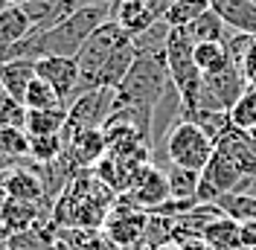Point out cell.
Here are the masks:
<instances>
[{
    "label": "cell",
    "instance_id": "obj_1",
    "mask_svg": "<svg viewBox=\"0 0 256 250\" xmlns=\"http://www.w3.org/2000/svg\"><path fill=\"white\" fill-rule=\"evenodd\" d=\"M111 18V3H82L73 15L58 20L56 26L38 35H26L24 41H18L12 47L0 50V62L9 58H30V62H41V58H52V56H64V58H76L82 44L90 38L96 26H102Z\"/></svg>",
    "mask_w": 256,
    "mask_h": 250
},
{
    "label": "cell",
    "instance_id": "obj_2",
    "mask_svg": "<svg viewBox=\"0 0 256 250\" xmlns=\"http://www.w3.org/2000/svg\"><path fill=\"white\" fill-rule=\"evenodd\" d=\"M128 41H131V35H128L120 24H114L111 18L102 24V26H96L90 32V38L82 44V50L76 52V64H79V73H82V94L84 90H94V78L96 73L105 67V62L111 58L114 52L120 47H126Z\"/></svg>",
    "mask_w": 256,
    "mask_h": 250
},
{
    "label": "cell",
    "instance_id": "obj_3",
    "mask_svg": "<svg viewBox=\"0 0 256 250\" xmlns=\"http://www.w3.org/2000/svg\"><path fill=\"white\" fill-rule=\"evenodd\" d=\"M114 99H116V90L114 88L84 90L67 108V122H64L62 140L67 142V140H73L76 134L94 131V128H105V122L111 120V114H114Z\"/></svg>",
    "mask_w": 256,
    "mask_h": 250
},
{
    "label": "cell",
    "instance_id": "obj_4",
    "mask_svg": "<svg viewBox=\"0 0 256 250\" xmlns=\"http://www.w3.org/2000/svg\"><path fill=\"white\" fill-rule=\"evenodd\" d=\"M212 154H216V142L190 120L178 122L166 137V166L175 163V166H186V169L201 172Z\"/></svg>",
    "mask_w": 256,
    "mask_h": 250
},
{
    "label": "cell",
    "instance_id": "obj_5",
    "mask_svg": "<svg viewBox=\"0 0 256 250\" xmlns=\"http://www.w3.org/2000/svg\"><path fill=\"white\" fill-rule=\"evenodd\" d=\"M120 198L128 201V204H134V206L143 210V212H154L160 204L169 201V180H166V172L160 169L158 163H143V166L134 172L128 189Z\"/></svg>",
    "mask_w": 256,
    "mask_h": 250
},
{
    "label": "cell",
    "instance_id": "obj_6",
    "mask_svg": "<svg viewBox=\"0 0 256 250\" xmlns=\"http://www.w3.org/2000/svg\"><path fill=\"white\" fill-rule=\"evenodd\" d=\"M248 88H250V84H248L244 73H242L236 64L227 67L224 73L204 76L201 94H198V108L201 110H230L242 99V94H244Z\"/></svg>",
    "mask_w": 256,
    "mask_h": 250
},
{
    "label": "cell",
    "instance_id": "obj_7",
    "mask_svg": "<svg viewBox=\"0 0 256 250\" xmlns=\"http://www.w3.org/2000/svg\"><path fill=\"white\" fill-rule=\"evenodd\" d=\"M146 221H148V212H143V210H137L134 204H128V201L120 198V201L114 204V210L108 212V218H105V236H108L120 250L134 248V244L143 238Z\"/></svg>",
    "mask_w": 256,
    "mask_h": 250
},
{
    "label": "cell",
    "instance_id": "obj_8",
    "mask_svg": "<svg viewBox=\"0 0 256 250\" xmlns=\"http://www.w3.org/2000/svg\"><path fill=\"white\" fill-rule=\"evenodd\" d=\"M35 70L47 84H52V90L62 96V102L67 108L82 96V73L76 58H64V56L41 58V62H35Z\"/></svg>",
    "mask_w": 256,
    "mask_h": 250
},
{
    "label": "cell",
    "instance_id": "obj_9",
    "mask_svg": "<svg viewBox=\"0 0 256 250\" xmlns=\"http://www.w3.org/2000/svg\"><path fill=\"white\" fill-rule=\"evenodd\" d=\"M242 184V172L216 148L210 163L201 169V186H198V204H216L222 195L236 192Z\"/></svg>",
    "mask_w": 256,
    "mask_h": 250
},
{
    "label": "cell",
    "instance_id": "obj_10",
    "mask_svg": "<svg viewBox=\"0 0 256 250\" xmlns=\"http://www.w3.org/2000/svg\"><path fill=\"white\" fill-rule=\"evenodd\" d=\"M0 186L6 192V198H18V201H30V204L47 201V186H44L41 169L12 166L9 172L0 174Z\"/></svg>",
    "mask_w": 256,
    "mask_h": 250
},
{
    "label": "cell",
    "instance_id": "obj_11",
    "mask_svg": "<svg viewBox=\"0 0 256 250\" xmlns=\"http://www.w3.org/2000/svg\"><path fill=\"white\" fill-rule=\"evenodd\" d=\"M41 216H44L41 204L3 198V204H0V238H9V236H15V233L32 230Z\"/></svg>",
    "mask_w": 256,
    "mask_h": 250
},
{
    "label": "cell",
    "instance_id": "obj_12",
    "mask_svg": "<svg viewBox=\"0 0 256 250\" xmlns=\"http://www.w3.org/2000/svg\"><path fill=\"white\" fill-rule=\"evenodd\" d=\"M108 3H111V20L120 24L131 38L140 35L143 30H148L154 20H160L143 0H108Z\"/></svg>",
    "mask_w": 256,
    "mask_h": 250
},
{
    "label": "cell",
    "instance_id": "obj_13",
    "mask_svg": "<svg viewBox=\"0 0 256 250\" xmlns=\"http://www.w3.org/2000/svg\"><path fill=\"white\" fill-rule=\"evenodd\" d=\"M212 12L233 32L256 35V3L254 0H212Z\"/></svg>",
    "mask_w": 256,
    "mask_h": 250
},
{
    "label": "cell",
    "instance_id": "obj_14",
    "mask_svg": "<svg viewBox=\"0 0 256 250\" xmlns=\"http://www.w3.org/2000/svg\"><path fill=\"white\" fill-rule=\"evenodd\" d=\"M35 76H38V70H35V62H30V58L0 62V78H3L6 96H12V99L24 102V94H26V88H30V82Z\"/></svg>",
    "mask_w": 256,
    "mask_h": 250
},
{
    "label": "cell",
    "instance_id": "obj_15",
    "mask_svg": "<svg viewBox=\"0 0 256 250\" xmlns=\"http://www.w3.org/2000/svg\"><path fill=\"white\" fill-rule=\"evenodd\" d=\"M163 172H166V180H169V198L172 201H198V186H201V172L198 169L169 163Z\"/></svg>",
    "mask_w": 256,
    "mask_h": 250
},
{
    "label": "cell",
    "instance_id": "obj_16",
    "mask_svg": "<svg viewBox=\"0 0 256 250\" xmlns=\"http://www.w3.org/2000/svg\"><path fill=\"white\" fill-rule=\"evenodd\" d=\"M30 32H32V20H30V15L24 12V6H12V3H9V6L0 12V50L24 41Z\"/></svg>",
    "mask_w": 256,
    "mask_h": 250
},
{
    "label": "cell",
    "instance_id": "obj_17",
    "mask_svg": "<svg viewBox=\"0 0 256 250\" xmlns=\"http://www.w3.org/2000/svg\"><path fill=\"white\" fill-rule=\"evenodd\" d=\"M201 238L216 250H244V244H242V224L227 218V216L207 224V230H204Z\"/></svg>",
    "mask_w": 256,
    "mask_h": 250
},
{
    "label": "cell",
    "instance_id": "obj_18",
    "mask_svg": "<svg viewBox=\"0 0 256 250\" xmlns=\"http://www.w3.org/2000/svg\"><path fill=\"white\" fill-rule=\"evenodd\" d=\"M192 58L198 64V70L204 76H216V73H224L227 67H233L230 62V52L222 41H204V44H195V52Z\"/></svg>",
    "mask_w": 256,
    "mask_h": 250
},
{
    "label": "cell",
    "instance_id": "obj_19",
    "mask_svg": "<svg viewBox=\"0 0 256 250\" xmlns=\"http://www.w3.org/2000/svg\"><path fill=\"white\" fill-rule=\"evenodd\" d=\"M169 32H172V26H169V24L160 18V20H154L148 30H143L140 35H134L131 41H134V50H137V56H154V58H166Z\"/></svg>",
    "mask_w": 256,
    "mask_h": 250
},
{
    "label": "cell",
    "instance_id": "obj_20",
    "mask_svg": "<svg viewBox=\"0 0 256 250\" xmlns=\"http://www.w3.org/2000/svg\"><path fill=\"white\" fill-rule=\"evenodd\" d=\"M67 122V108H47V110H30L26 116V134L30 137H47L62 134Z\"/></svg>",
    "mask_w": 256,
    "mask_h": 250
},
{
    "label": "cell",
    "instance_id": "obj_21",
    "mask_svg": "<svg viewBox=\"0 0 256 250\" xmlns=\"http://www.w3.org/2000/svg\"><path fill=\"white\" fill-rule=\"evenodd\" d=\"M184 30H186V35H190L195 44H204V41H222V44H224V38L230 35V30L224 26V20L216 15L212 9L204 12L201 18H195L192 24H186Z\"/></svg>",
    "mask_w": 256,
    "mask_h": 250
},
{
    "label": "cell",
    "instance_id": "obj_22",
    "mask_svg": "<svg viewBox=\"0 0 256 250\" xmlns=\"http://www.w3.org/2000/svg\"><path fill=\"white\" fill-rule=\"evenodd\" d=\"M218 210H222L227 218L239 221V224H248V221H256V195H244V192H227L218 198Z\"/></svg>",
    "mask_w": 256,
    "mask_h": 250
},
{
    "label": "cell",
    "instance_id": "obj_23",
    "mask_svg": "<svg viewBox=\"0 0 256 250\" xmlns=\"http://www.w3.org/2000/svg\"><path fill=\"white\" fill-rule=\"evenodd\" d=\"M24 105L30 110H47V108H67L62 102V96L52 90V84H47L41 76H35L24 94Z\"/></svg>",
    "mask_w": 256,
    "mask_h": 250
},
{
    "label": "cell",
    "instance_id": "obj_24",
    "mask_svg": "<svg viewBox=\"0 0 256 250\" xmlns=\"http://www.w3.org/2000/svg\"><path fill=\"white\" fill-rule=\"evenodd\" d=\"M212 9V0H175L169 9H166V15L163 20L169 24V26H186L192 24L195 18H201L204 12Z\"/></svg>",
    "mask_w": 256,
    "mask_h": 250
},
{
    "label": "cell",
    "instance_id": "obj_25",
    "mask_svg": "<svg viewBox=\"0 0 256 250\" xmlns=\"http://www.w3.org/2000/svg\"><path fill=\"white\" fill-rule=\"evenodd\" d=\"M0 152L9 160H30V134L26 128H6L0 125Z\"/></svg>",
    "mask_w": 256,
    "mask_h": 250
},
{
    "label": "cell",
    "instance_id": "obj_26",
    "mask_svg": "<svg viewBox=\"0 0 256 250\" xmlns=\"http://www.w3.org/2000/svg\"><path fill=\"white\" fill-rule=\"evenodd\" d=\"M64 154L62 134H47V137H30V160L35 163H56Z\"/></svg>",
    "mask_w": 256,
    "mask_h": 250
},
{
    "label": "cell",
    "instance_id": "obj_27",
    "mask_svg": "<svg viewBox=\"0 0 256 250\" xmlns=\"http://www.w3.org/2000/svg\"><path fill=\"white\" fill-rule=\"evenodd\" d=\"M230 122L236 125L239 131H250L256 128V84H250L242 99L230 108Z\"/></svg>",
    "mask_w": 256,
    "mask_h": 250
},
{
    "label": "cell",
    "instance_id": "obj_28",
    "mask_svg": "<svg viewBox=\"0 0 256 250\" xmlns=\"http://www.w3.org/2000/svg\"><path fill=\"white\" fill-rule=\"evenodd\" d=\"M26 116H30V108L20 99H12V96L0 99V125H6V128H26Z\"/></svg>",
    "mask_w": 256,
    "mask_h": 250
},
{
    "label": "cell",
    "instance_id": "obj_29",
    "mask_svg": "<svg viewBox=\"0 0 256 250\" xmlns=\"http://www.w3.org/2000/svg\"><path fill=\"white\" fill-rule=\"evenodd\" d=\"M242 73H244V78H248V84H256V38H254V44L248 47V52H244Z\"/></svg>",
    "mask_w": 256,
    "mask_h": 250
},
{
    "label": "cell",
    "instance_id": "obj_30",
    "mask_svg": "<svg viewBox=\"0 0 256 250\" xmlns=\"http://www.w3.org/2000/svg\"><path fill=\"white\" fill-rule=\"evenodd\" d=\"M242 244L244 250H256V221L242 224Z\"/></svg>",
    "mask_w": 256,
    "mask_h": 250
},
{
    "label": "cell",
    "instance_id": "obj_31",
    "mask_svg": "<svg viewBox=\"0 0 256 250\" xmlns=\"http://www.w3.org/2000/svg\"><path fill=\"white\" fill-rule=\"evenodd\" d=\"M178 248H180V250H216V248H210L204 238H190V242H180Z\"/></svg>",
    "mask_w": 256,
    "mask_h": 250
},
{
    "label": "cell",
    "instance_id": "obj_32",
    "mask_svg": "<svg viewBox=\"0 0 256 250\" xmlns=\"http://www.w3.org/2000/svg\"><path fill=\"white\" fill-rule=\"evenodd\" d=\"M12 166H15V160H9V157H6L3 152H0V174H3V172H9Z\"/></svg>",
    "mask_w": 256,
    "mask_h": 250
},
{
    "label": "cell",
    "instance_id": "obj_33",
    "mask_svg": "<svg viewBox=\"0 0 256 250\" xmlns=\"http://www.w3.org/2000/svg\"><path fill=\"white\" fill-rule=\"evenodd\" d=\"M152 250H180V248H178L175 242H169V244H160V248H152Z\"/></svg>",
    "mask_w": 256,
    "mask_h": 250
},
{
    "label": "cell",
    "instance_id": "obj_34",
    "mask_svg": "<svg viewBox=\"0 0 256 250\" xmlns=\"http://www.w3.org/2000/svg\"><path fill=\"white\" fill-rule=\"evenodd\" d=\"M6 3H12V6H24V3H30V0H6Z\"/></svg>",
    "mask_w": 256,
    "mask_h": 250
},
{
    "label": "cell",
    "instance_id": "obj_35",
    "mask_svg": "<svg viewBox=\"0 0 256 250\" xmlns=\"http://www.w3.org/2000/svg\"><path fill=\"white\" fill-rule=\"evenodd\" d=\"M3 96H6V88H3V78H0V99H3Z\"/></svg>",
    "mask_w": 256,
    "mask_h": 250
},
{
    "label": "cell",
    "instance_id": "obj_36",
    "mask_svg": "<svg viewBox=\"0 0 256 250\" xmlns=\"http://www.w3.org/2000/svg\"><path fill=\"white\" fill-rule=\"evenodd\" d=\"M248 134H250V140L256 142V128H250V131H248Z\"/></svg>",
    "mask_w": 256,
    "mask_h": 250
},
{
    "label": "cell",
    "instance_id": "obj_37",
    "mask_svg": "<svg viewBox=\"0 0 256 250\" xmlns=\"http://www.w3.org/2000/svg\"><path fill=\"white\" fill-rule=\"evenodd\" d=\"M6 6H9V3H6V0H0V12H3V9H6Z\"/></svg>",
    "mask_w": 256,
    "mask_h": 250
},
{
    "label": "cell",
    "instance_id": "obj_38",
    "mask_svg": "<svg viewBox=\"0 0 256 250\" xmlns=\"http://www.w3.org/2000/svg\"><path fill=\"white\" fill-rule=\"evenodd\" d=\"M0 250H9V248H6V242H3V238H0Z\"/></svg>",
    "mask_w": 256,
    "mask_h": 250
},
{
    "label": "cell",
    "instance_id": "obj_39",
    "mask_svg": "<svg viewBox=\"0 0 256 250\" xmlns=\"http://www.w3.org/2000/svg\"><path fill=\"white\" fill-rule=\"evenodd\" d=\"M254 3H256V0H254Z\"/></svg>",
    "mask_w": 256,
    "mask_h": 250
}]
</instances>
